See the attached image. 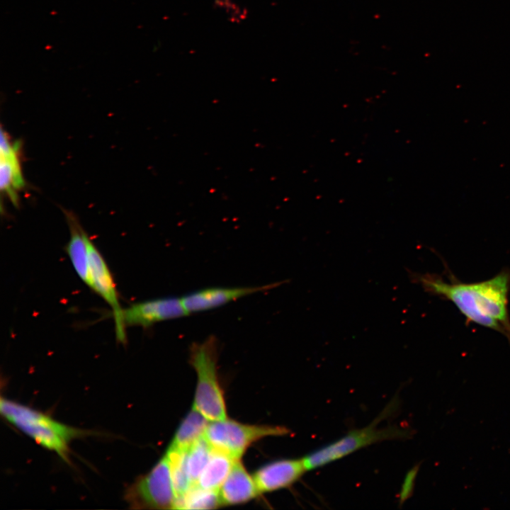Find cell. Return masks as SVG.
Listing matches in <instances>:
<instances>
[{
	"label": "cell",
	"instance_id": "cell-12",
	"mask_svg": "<svg viewBox=\"0 0 510 510\" xmlns=\"http://www.w3.org/2000/svg\"><path fill=\"white\" fill-rule=\"evenodd\" d=\"M259 494L251 477L239 459L234 465L219 489L222 504H239L255 498Z\"/></svg>",
	"mask_w": 510,
	"mask_h": 510
},
{
	"label": "cell",
	"instance_id": "cell-18",
	"mask_svg": "<svg viewBox=\"0 0 510 510\" xmlns=\"http://www.w3.org/2000/svg\"><path fill=\"white\" fill-rule=\"evenodd\" d=\"M212 451V448L204 436L188 450L186 466L192 484L197 483L200 474L210 460Z\"/></svg>",
	"mask_w": 510,
	"mask_h": 510
},
{
	"label": "cell",
	"instance_id": "cell-15",
	"mask_svg": "<svg viewBox=\"0 0 510 510\" xmlns=\"http://www.w3.org/2000/svg\"><path fill=\"white\" fill-rule=\"evenodd\" d=\"M235 460L227 454L212 448L210 460L196 484L205 489L219 491Z\"/></svg>",
	"mask_w": 510,
	"mask_h": 510
},
{
	"label": "cell",
	"instance_id": "cell-9",
	"mask_svg": "<svg viewBox=\"0 0 510 510\" xmlns=\"http://www.w3.org/2000/svg\"><path fill=\"white\" fill-rule=\"evenodd\" d=\"M282 283L261 286L204 288L184 295L181 300L189 314L219 307L242 297L272 289Z\"/></svg>",
	"mask_w": 510,
	"mask_h": 510
},
{
	"label": "cell",
	"instance_id": "cell-14",
	"mask_svg": "<svg viewBox=\"0 0 510 510\" xmlns=\"http://www.w3.org/2000/svg\"><path fill=\"white\" fill-rule=\"evenodd\" d=\"M208 419L194 407L178 426L169 448L187 451L193 443L204 436Z\"/></svg>",
	"mask_w": 510,
	"mask_h": 510
},
{
	"label": "cell",
	"instance_id": "cell-8",
	"mask_svg": "<svg viewBox=\"0 0 510 510\" xmlns=\"http://www.w3.org/2000/svg\"><path fill=\"white\" fill-rule=\"evenodd\" d=\"M187 314L181 298L168 297L135 302L123 308V322L125 327H149L156 323Z\"/></svg>",
	"mask_w": 510,
	"mask_h": 510
},
{
	"label": "cell",
	"instance_id": "cell-4",
	"mask_svg": "<svg viewBox=\"0 0 510 510\" xmlns=\"http://www.w3.org/2000/svg\"><path fill=\"white\" fill-rule=\"evenodd\" d=\"M412 436L407 429L390 426L379 428L375 421L350 431L343 437L302 458L307 470H312L341 459L362 448L386 440L404 439Z\"/></svg>",
	"mask_w": 510,
	"mask_h": 510
},
{
	"label": "cell",
	"instance_id": "cell-3",
	"mask_svg": "<svg viewBox=\"0 0 510 510\" xmlns=\"http://www.w3.org/2000/svg\"><path fill=\"white\" fill-rule=\"evenodd\" d=\"M218 344L210 336L190 348L189 363L196 370L197 385L193 407L209 421L226 419V406L217 375Z\"/></svg>",
	"mask_w": 510,
	"mask_h": 510
},
{
	"label": "cell",
	"instance_id": "cell-6",
	"mask_svg": "<svg viewBox=\"0 0 510 510\" xmlns=\"http://www.w3.org/2000/svg\"><path fill=\"white\" fill-rule=\"evenodd\" d=\"M125 499L132 509H174L176 494L166 454L150 471L130 485L125 491Z\"/></svg>",
	"mask_w": 510,
	"mask_h": 510
},
{
	"label": "cell",
	"instance_id": "cell-7",
	"mask_svg": "<svg viewBox=\"0 0 510 510\" xmlns=\"http://www.w3.org/2000/svg\"><path fill=\"white\" fill-rule=\"evenodd\" d=\"M89 261V288L99 295L112 310L117 340L125 343V327L123 322V310L118 299L112 273L101 252L91 241L88 239Z\"/></svg>",
	"mask_w": 510,
	"mask_h": 510
},
{
	"label": "cell",
	"instance_id": "cell-5",
	"mask_svg": "<svg viewBox=\"0 0 510 510\" xmlns=\"http://www.w3.org/2000/svg\"><path fill=\"white\" fill-rule=\"evenodd\" d=\"M289 432L284 426L244 424L225 419L208 424L204 438L213 449L238 460L254 442L267 436H284Z\"/></svg>",
	"mask_w": 510,
	"mask_h": 510
},
{
	"label": "cell",
	"instance_id": "cell-1",
	"mask_svg": "<svg viewBox=\"0 0 510 510\" xmlns=\"http://www.w3.org/2000/svg\"><path fill=\"white\" fill-rule=\"evenodd\" d=\"M410 278L429 294L451 302L467 323L496 331L510 344L509 269H503L489 279L474 283L461 282L453 276L446 280L438 274L429 273H410Z\"/></svg>",
	"mask_w": 510,
	"mask_h": 510
},
{
	"label": "cell",
	"instance_id": "cell-10",
	"mask_svg": "<svg viewBox=\"0 0 510 510\" xmlns=\"http://www.w3.org/2000/svg\"><path fill=\"white\" fill-rule=\"evenodd\" d=\"M307 471L302 459H282L268 463L256 471L254 479L259 493L288 487Z\"/></svg>",
	"mask_w": 510,
	"mask_h": 510
},
{
	"label": "cell",
	"instance_id": "cell-2",
	"mask_svg": "<svg viewBox=\"0 0 510 510\" xmlns=\"http://www.w3.org/2000/svg\"><path fill=\"white\" fill-rule=\"evenodd\" d=\"M0 412L8 422L64 460L68 459L72 440L84 434L49 415L4 397L1 398Z\"/></svg>",
	"mask_w": 510,
	"mask_h": 510
},
{
	"label": "cell",
	"instance_id": "cell-16",
	"mask_svg": "<svg viewBox=\"0 0 510 510\" xmlns=\"http://www.w3.org/2000/svg\"><path fill=\"white\" fill-rule=\"evenodd\" d=\"M222 505L219 491L201 488L196 484L175 502L174 509H211Z\"/></svg>",
	"mask_w": 510,
	"mask_h": 510
},
{
	"label": "cell",
	"instance_id": "cell-13",
	"mask_svg": "<svg viewBox=\"0 0 510 510\" xmlns=\"http://www.w3.org/2000/svg\"><path fill=\"white\" fill-rule=\"evenodd\" d=\"M66 217L70 231V237L66 246V251L75 272L80 279L89 287L90 276L88 250V239L89 237L73 215L67 212Z\"/></svg>",
	"mask_w": 510,
	"mask_h": 510
},
{
	"label": "cell",
	"instance_id": "cell-17",
	"mask_svg": "<svg viewBox=\"0 0 510 510\" xmlns=\"http://www.w3.org/2000/svg\"><path fill=\"white\" fill-rule=\"evenodd\" d=\"M187 451L176 450L169 448L166 453L170 463L176 500L182 497L193 485L187 470Z\"/></svg>",
	"mask_w": 510,
	"mask_h": 510
},
{
	"label": "cell",
	"instance_id": "cell-11",
	"mask_svg": "<svg viewBox=\"0 0 510 510\" xmlns=\"http://www.w3.org/2000/svg\"><path fill=\"white\" fill-rule=\"evenodd\" d=\"M19 142L11 143L8 135L0 140V188L16 206L18 204L17 191L25 186L19 160Z\"/></svg>",
	"mask_w": 510,
	"mask_h": 510
}]
</instances>
